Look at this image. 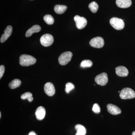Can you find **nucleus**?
I'll return each mask as SVG.
<instances>
[{"instance_id":"1","label":"nucleus","mask_w":135,"mask_h":135,"mask_svg":"<svg viewBox=\"0 0 135 135\" xmlns=\"http://www.w3.org/2000/svg\"><path fill=\"white\" fill-rule=\"evenodd\" d=\"M36 59L32 56L27 55H22L19 59V63L22 66H29L36 62Z\"/></svg>"},{"instance_id":"2","label":"nucleus","mask_w":135,"mask_h":135,"mask_svg":"<svg viewBox=\"0 0 135 135\" xmlns=\"http://www.w3.org/2000/svg\"><path fill=\"white\" fill-rule=\"evenodd\" d=\"M119 95L123 99H133L135 97V92L130 88H124L120 91Z\"/></svg>"},{"instance_id":"3","label":"nucleus","mask_w":135,"mask_h":135,"mask_svg":"<svg viewBox=\"0 0 135 135\" xmlns=\"http://www.w3.org/2000/svg\"><path fill=\"white\" fill-rule=\"evenodd\" d=\"M73 53L71 51H66L61 54L58 59L59 62L62 65L67 64L71 61Z\"/></svg>"},{"instance_id":"4","label":"nucleus","mask_w":135,"mask_h":135,"mask_svg":"<svg viewBox=\"0 0 135 135\" xmlns=\"http://www.w3.org/2000/svg\"><path fill=\"white\" fill-rule=\"evenodd\" d=\"M110 24L114 29L117 30H122L125 26V24L122 19L117 17H113L110 21Z\"/></svg>"},{"instance_id":"5","label":"nucleus","mask_w":135,"mask_h":135,"mask_svg":"<svg viewBox=\"0 0 135 135\" xmlns=\"http://www.w3.org/2000/svg\"><path fill=\"white\" fill-rule=\"evenodd\" d=\"M40 41L42 46L44 47H49L53 43L54 38L51 35L45 34L41 37Z\"/></svg>"},{"instance_id":"6","label":"nucleus","mask_w":135,"mask_h":135,"mask_svg":"<svg viewBox=\"0 0 135 135\" xmlns=\"http://www.w3.org/2000/svg\"><path fill=\"white\" fill-rule=\"evenodd\" d=\"M90 45L93 47L96 48H101L104 44L103 39L101 37H97L93 38L89 42Z\"/></svg>"},{"instance_id":"7","label":"nucleus","mask_w":135,"mask_h":135,"mask_svg":"<svg viewBox=\"0 0 135 135\" xmlns=\"http://www.w3.org/2000/svg\"><path fill=\"white\" fill-rule=\"evenodd\" d=\"M96 83L98 84L104 86L108 83V78L107 74L105 73H103L97 75L95 79Z\"/></svg>"},{"instance_id":"8","label":"nucleus","mask_w":135,"mask_h":135,"mask_svg":"<svg viewBox=\"0 0 135 135\" xmlns=\"http://www.w3.org/2000/svg\"><path fill=\"white\" fill-rule=\"evenodd\" d=\"M74 20L76 23V27L79 29H83L86 26V19L84 17L76 15L74 17Z\"/></svg>"},{"instance_id":"9","label":"nucleus","mask_w":135,"mask_h":135,"mask_svg":"<svg viewBox=\"0 0 135 135\" xmlns=\"http://www.w3.org/2000/svg\"><path fill=\"white\" fill-rule=\"evenodd\" d=\"M44 90L45 93L49 96H53L55 93V89L54 85L50 82H48L44 85Z\"/></svg>"},{"instance_id":"10","label":"nucleus","mask_w":135,"mask_h":135,"mask_svg":"<svg viewBox=\"0 0 135 135\" xmlns=\"http://www.w3.org/2000/svg\"><path fill=\"white\" fill-rule=\"evenodd\" d=\"M107 107L108 112L113 115L119 114L122 112L121 110L119 107L113 104H108L107 105Z\"/></svg>"},{"instance_id":"11","label":"nucleus","mask_w":135,"mask_h":135,"mask_svg":"<svg viewBox=\"0 0 135 135\" xmlns=\"http://www.w3.org/2000/svg\"><path fill=\"white\" fill-rule=\"evenodd\" d=\"M12 31V27L11 26H8L6 27L5 31L4 33L2 35L1 38V42L3 43L5 42L9 37L11 35Z\"/></svg>"},{"instance_id":"12","label":"nucleus","mask_w":135,"mask_h":135,"mask_svg":"<svg viewBox=\"0 0 135 135\" xmlns=\"http://www.w3.org/2000/svg\"><path fill=\"white\" fill-rule=\"evenodd\" d=\"M116 73L118 76L125 77L127 76L129 74V72L128 69L126 67L120 66L116 68Z\"/></svg>"},{"instance_id":"13","label":"nucleus","mask_w":135,"mask_h":135,"mask_svg":"<svg viewBox=\"0 0 135 135\" xmlns=\"http://www.w3.org/2000/svg\"><path fill=\"white\" fill-rule=\"evenodd\" d=\"M46 111L45 108L42 106H40L36 109L35 112V116L36 119L41 120L44 119L46 115Z\"/></svg>"},{"instance_id":"14","label":"nucleus","mask_w":135,"mask_h":135,"mask_svg":"<svg viewBox=\"0 0 135 135\" xmlns=\"http://www.w3.org/2000/svg\"><path fill=\"white\" fill-rule=\"evenodd\" d=\"M116 2L119 7L122 8L129 7L132 4L131 0H116Z\"/></svg>"},{"instance_id":"15","label":"nucleus","mask_w":135,"mask_h":135,"mask_svg":"<svg viewBox=\"0 0 135 135\" xmlns=\"http://www.w3.org/2000/svg\"><path fill=\"white\" fill-rule=\"evenodd\" d=\"M41 27L38 25H35L28 29L26 33V36L27 37H30L34 33L38 32L40 31Z\"/></svg>"},{"instance_id":"16","label":"nucleus","mask_w":135,"mask_h":135,"mask_svg":"<svg viewBox=\"0 0 135 135\" xmlns=\"http://www.w3.org/2000/svg\"><path fill=\"white\" fill-rule=\"evenodd\" d=\"M75 129L77 131L75 135H86V129L82 125L77 124L75 126Z\"/></svg>"},{"instance_id":"17","label":"nucleus","mask_w":135,"mask_h":135,"mask_svg":"<svg viewBox=\"0 0 135 135\" xmlns=\"http://www.w3.org/2000/svg\"><path fill=\"white\" fill-rule=\"evenodd\" d=\"M67 9V7L65 5H57L54 7V10L57 14L61 15L65 12Z\"/></svg>"},{"instance_id":"18","label":"nucleus","mask_w":135,"mask_h":135,"mask_svg":"<svg viewBox=\"0 0 135 135\" xmlns=\"http://www.w3.org/2000/svg\"><path fill=\"white\" fill-rule=\"evenodd\" d=\"M21 83L22 82L20 80L18 79H15L10 83L9 84V86L11 89H14L20 86L21 85Z\"/></svg>"},{"instance_id":"19","label":"nucleus","mask_w":135,"mask_h":135,"mask_svg":"<svg viewBox=\"0 0 135 135\" xmlns=\"http://www.w3.org/2000/svg\"><path fill=\"white\" fill-rule=\"evenodd\" d=\"M21 98L22 99H27V100L30 102L32 101L33 99L32 97V94L29 92H25L24 94H22L21 95Z\"/></svg>"},{"instance_id":"20","label":"nucleus","mask_w":135,"mask_h":135,"mask_svg":"<svg viewBox=\"0 0 135 135\" xmlns=\"http://www.w3.org/2000/svg\"><path fill=\"white\" fill-rule=\"evenodd\" d=\"M89 8L93 13H96L99 8L98 4L95 2H93L90 3L89 5Z\"/></svg>"},{"instance_id":"21","label":"nucleus","mask_w":135,"mask_h":135,"mask_svg":"<svg viewBox=\"0 0 135 135\" xmlns=\"http://www.w3.org/2000/svg\"><path fill=\"white\" fill-rule=\"evenodd\" d=\"M44 20L47 24L49 25H53L54 23V19L50 15H45L44 17Z\"/></svg>"},{"instance_id":"22","label":"nucleus","mask_w":135,"mask_h":135,"mask_svg":"<svg viewBox=\"0 0 135 135\" xmlns=\"http://www.w3.org/2000/svg\"><path fill=\"white\" fill-rule=\"evenodd\" d=\"M93 63L91 60H83L81 63L80 66L81 68H85L87 67H90L92 66Z\"/></svg>"},{"instance_id":"23","label":"nucleus","mask_w":135,"mask_h":135,"mask_svg":"<svg viewBox=\"0 0 135 135\" xmlns=\"http://www.w3.org/2000/svg\"><path fill=\"white\" fill-rule=\"evenodd\" d=\"M65 91L67 94H69L70 91L74 88V85L71 83H68L65 85Z\"/></svg>"},{"instance_id":"24","label":"nucleus","mask_w":135,"mask_h":135,"mask_svg":"<svg viewBox=\"0 0 135 135\" xmlns=\"http://www.w3.org/2000/svg\"><path fill=\"white\" fill-rule=\"evenodd\" d=\"M92 111L95 113H99L101 112V109L99 105L98 104H94L92 109Z\"/></svg>"},{"instance_id":"25","label":"nucleus","mask_w":135,"mask_h":135,"mask_svg":"<svg viewBox=\"0 0 135 135\" xmlns=\"http://www.w3.org/2000/svg\"><path fill=\"white\" fill-rule=\"evenodd\" d=\"M5 68L4 66L2 65L0 66V79L3 76L4 72H5Z\"/></svg>"},{"instance_id":"26","label":"nucleus","mask_w":135,"mask_h":135,"mask_svg":"<svg viewBox=\"0 0 135 135\" xmlns=\"http://www.w3.org/2000/svg\"><path fill=\"white\" fill-rule=\"evenodd\" d=\"M28 135H37L36 134V133H35V132L33 131H32L31 132H30L29 133V134Z\"/></svg>"},{"instance_id":"27","label":"nucleus","mask_w":135,"mask_h":135,"mask_svg":"<svg viewBox=\"0 0 135 135\" xmlns=\"http://www.w3.org/2000/svg\"><path fill=\"white\" fill-rule=\"evenodd\" d=\"M132 135H135V131H133L132 133Z\"/></svg>"},{"instance_id":"28","label":"nucleus","mask_w":135,"mask_h":135,"mask_svg":"<svg viewBox=\"0 0 135 135\" xmlns=\"http://www.w3.org/2000/svg\"><path fill=\"white\" fill-rule=\"evenodd\" d=\"M1 118V112H0V118Z\"/></svg>"},{"instance_id":"29","label":"nucleus","mask_w":135,"mask_h":135,"mask_svg":"<svg viewBox=\"0 0 135 135\" xmlns=\"http://www.w3.org/2000/svg\"><path fill=\"white\" fill-rule=\"evenodd\" d=\"M120 91H118V92H119V93H120Z\"/></svg>"}]
</instances>
